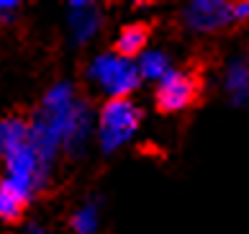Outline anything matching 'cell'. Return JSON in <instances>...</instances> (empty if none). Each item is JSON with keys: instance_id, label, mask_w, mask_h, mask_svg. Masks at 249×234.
Masks as SVG:
<instances>
[{"instance_id": "cell-3", "label": "cell", "mask_w": 249, "mask_h": 234, "mask_svg": "<svg viewBox=\"0 0 249 234\" xmlns=\"http://www.w3.org/2000/svg\"><path fill=\"white\" fill-rule=\"evenodd\" d=\"M93 80L103 88L110 98H126L136 85H139L142 72L131 59H124L118 54H103L90 67Z\"/></svg>"}, {"instance_id": "cell-7", "label": "cell", "mask_w": 249, "mask_h": 234, "mask_svg": "<svg viewBox=\"0 0 249 234\" xmlns=\"http://www.w3.org/2000/svg\"><path fill=\"white\" fill-rule=\"evenodd\" d=\"M31 139V124L23 118H13L8 116L3 121V126H0V149H3V160H8V157H13L18 149H23L26 144H29Z\"/></svg>"}, {"instance_id": "cell-4", "label": "cell", "mask_w": 249, "mask_h": 234, "mask_svg": "<svg viewBox=\"0 0 249 234\" xmlns=\"http://www.w3.org/2000/svg\"><path fill=\"white\" fill-rule=\"evenodd\" d=\"M182 23L196 34H216L234 23V3L226 0H196L182 8Z\"/></svg>"}, {"instance_id": "cell-2", "label": "cell", "mask_w": 249, "mask_h": 234, "mask_svg": "<svg viewBox=\"0 0 249 234\" xmlns=\"http://www.w3.org/2000/svg\"><path fill=\"white\" fill-rule=\"evenodd\" d=\"M100 144L106 152H113L116 147H121L126 139H131L134 132L142 124V108H136L128 98H110L103 108H100Z\"/></svg>"}, {"instance_id": "cell-6", "label": "cell", "mask_w": 249, "mask_h": 234, "mask_svg": "<svg viewBox=\"0 0 249 234\" xmlns=\"http://www.w3.org/2000/svg\"><path fill=\"white\" fill-rule=\"evenodd\" d=\"M149 34H152L149 23H128V26H124L116 44H113V54H118V57H124V59L142 57L144 46H146V41H149Z\"/></svg>"}, {"instance_id": "cell-9", "label": "cell", "mask_w": 249, "mask_h": 234, "mask_svg": "<svg viewBox=\"0 0 249 234\" xmlns=\"http://www.w3.org/2000/svg\"><path fill=\"white\" fill-rule=\"evenodd\" d=\"M226 90L231 93L236 103L249 98V64L244 59H236L226 72Z\"/></svg>"}, {"instance_id": "cell-12", "label": "cell", "mask_w": 249, "mask_h": 234, "mask_svg": "<svg viewBox=\"0 0 249 234\" xmlns=\"http://www.w3.org/2000/svg\"><path fill=\"white\" fill-rule=\"evenodd\" d=\"M247 18H249V0L234 3V23H244Z\"/></svg>"}, {"instance_id": "cell-10", "label": "cell", "mask_w": 249, "mask_h": 234, "mask_svg": "<svg viewBox=\"0 0 249 234\" xmlns=\"http://www.w3.org/2000/svg\"><path fill=\"white\" fill-rule=\"evenodd\" d=\"M139 72H142V78H146V80H162L164 75L170 72L167 54H162V52H144L139 57Z\"/></svg>"}, {"instance_id": "cell-8", "label": "cell", "mask_w": 249, "mask_h": 234, "mask_svg": "<svg viewBox=\"0 0 249 234\" xmlns=\"http://www.w3.org/2000/svg\"><path fill=\"white\" fill-rule=\"evenodd\" d=\"M26 203H29V195L23 191H18L8 177H3V185H0V216H3V221L18 224L23 216Z\"/></svg>"}, {"instance_id": "cell-5", "label": "cell", "mask_w": 249, "mask_h": 234, "mask_svg": "<svg viewBox=\"0 0 249 234\" xmlns=\"http://www.w3.org/2000/svg\"><path fill=\"white\" fill-rule=\"evenodd\" d=\"M70 29L75 41L85 44L100 26V11L95 3H70Z\"/></svg>"}, {"instance_id": "cell-1", "label": "cell", "mask_w": 249, "mask_h": 234, "mask_svg": "<svg viewBox=\"0 0 249 234\" xmlns=\"http://www.w3.org/2000/svg\"><path fill=\"white\" fill-rule=\"evenodd\" d=\"M200 88H203L200 72H196V70H170L154 90V108L164 116L180 114V111L190 108L193 103H198Z\"/></svg>"}, {"instance_id": "cell-11", "label": "cell", "mask_w": 249, "mask_h": 234, "mask_svg": "<svg viewBox=\"0 0 249 234\" xmlns=\"http://www.w3.org/2000/svg\"><path fill=\"white\" fill-rule=\"evenodd\" d=\"M72 229H75L77 234H95V229H98V211H95L93 203L85 206L82 211H77L75 216H72Z\"/></svg>"}, {"instance_id": "cell-13", "label": "cell", "mask_w": 249, "mask_h": 234, "mask_svg": "<svg viewBox=\"0 0 249 234\" xmlns=\"http://www.w3.org/2000/svg\"><path fill=\"white\" fill-rule=\"evenodd\" d=\"M29 234H47V232L39 229V227H31V229H29Z\"/></svg>"}]
</instances>
